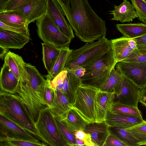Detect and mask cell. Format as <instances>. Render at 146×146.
<instances>
[{"label": "cell", "instance_id": "cell-1", "mask_svg": "<svg viewBox=\"0 0 146 146\" xmlns=\"http://www.w3.org/2000/svg\"><path fill=\"white\" fill-rule=\"evenodd\" d=\"M75 35L82 41L92 43L106 36L105 21L87 0H57Z\"/></svg>", "mask_w": 146, "mask_h": 146}, {"label": "cell", "instance_id": "cell-2", "mask_svg": "<svg viewBox=\"0 0 146 146\" xmlns=\"http://www.w3.org/2000/svg\"><path fill=\"white\" fill-rule=\"evenodd\" d=\"M20 72V85L16 94L35 126L41 110L48 107L44 102L42 95L46 79L35 66L29 63H23Z\"/></svg>", "mask_w": 146, "mask_h": 146}, {"label": "cell", "instance_id": "cell-3", "mask_svg": "<svg viewBox=\"0 0 146 146\" xmlns=\"http://www.w3.org/2000/svg\"><path fill=\"white\" fill-rule=\"evenodd\" d=\"M0 115L13 122L43 142L17 94L0 90Z\"/></svg>", "mask_w": 146, "mask_h": 146}, {"label": "cell", "instance_id": "cell-4", "mask_svg": "<svg viewBox=\"0 0 146 146\" xmlns=\"http://www.w3.org/2000/svg\"><path fill=\"white\" fill-rule=\"evenodd\" d=\"M116 63L111 48L98 58L82 65L85 70L81 78L82 84L101 89Z\"/></svg>", "mask_w": 146, "mask_h": 146}, {"label": "cell", "instance_id": "cell-5", "mask_svg": "<svg viewBox=\"0 0 146 146\" xmlns=\"http://www.w3.org/2000/svg\"><path fill=\"white\" fill-rule=\"evenodd\" d=\"M112 48L111 40L104 36L97 41L86 43L81 47L72 50L68 58L64 68L72 70L88 63Z\"/></svg>", "mask_w": 146, "mask_h": 146}, {"label": "cell", "instance_id": "cell-6", "mask_svg": "<svg viewBox=\"0 0 146 146\" xmlns=\"http://www.w3.org/2000/svg\"><path fill=\"white\" fill-rule=\"evenodd\" d=\"M35 126L43 142L48 146L70 145L61 134L49 108H46L41 110Z\"/></svg>", "mask_w": 146, "mask_h": 146}, {"label": "cell", "instance_id": "cell-7", "mask_svg": "<svg viewBox=\"0 0 146 146\" xmlns=\"http://www.w3.org/2000/svg\"><path fill=\"white\" fill-rule=\"evenodd\" d=\"M36 24L37 35L44 43L58 48L69 47L71 40L60 31L47 13Z\"/></svg>", "mask_w": 146, "mask_h": 146}, {"label": "cell", "instance_id": "cell-8", "mask_svg": "<svg viewBox=\"0 0 146 146\" xmlns=\"http://www.w3.org/2000/svg\"><path fill=\"white\" fill-rule=\"evenodd\" d=\"M99 89L82 84L77 92L72 107L87 123L96 122L95 101Z\"/></svg>", "mask_w": 146, "mask_h": 146}, {"label": "cell", "instance_id": "cell-9", "mask_svg": "<svg viewBox=\"0 0 146 146\" xmlns=\"http://www.w3.org/2000/svg\"><path fill=\"white\" fill-rule=\"evenodd\" d=\"M50 82L52 87L62 92L73 106L77 91L82 84V80L76 76L72 70L66 68Z\"/></svg>", "mask_w": 146, "mask_h": 146}, {"label": "cell", "instance_id": "cell-10", "mask_svg": "<svg viewBox=\"0 0 146 146\" xmlns=\"http://www.w3.org/2000/svg\"><path fill=\"white\" fill-rule=\"evenodd\" d=\"M115 68L140 89L146 86V64L120 62L116 63Z\"/></svg>", "mask_w": 146, "mask_h": 146}, {"label": "cell", "instance_id": "cell-11", "mask_svg": "<svg viewBox=\"0 0 146 146\" xmlns=\"http://www.w3.org/2000/svg\"><path fill=\"white\" fill-rule=\"evenodd\" d=\"M10 140L39 142L16 123L0 115V142Z\"/></svg>", "mask_w": 146, "mask_h": 146}, {"label": "cell", "instance_id": "cell-12", "mask_svg": "<svg viewBox=\"0 0 146 146\" xmlns=\"http://www.w3.org/2000/svg\"><path fill=\"white\" fill-rule=\"evenodd\" d=\"M47 12L60 31L71 40L74 38L73 31L65 17L64 11L57 0H47Z\"/></svg>", "mask_w": 146, "mask_h": 146}, {"label": "cell", "instance_id": "cell-13", "mask_svg": "<svg viewBox=\"0 0 146 146\" xmlns=\"http://www.w3.org/2000/svg\"><path fill=\"white\" fill-rule=\"evenodd\" d=\"M141 89L136 85L124 77L120 94L115 96L114 102L138 109Z\"/></svg>", "mask_w": 146, "mask_h": 146}, {"label": "cell", "instance_id": "cell-14", "mask_svg": "<svg viewBox=\"0 0 146 146\" xmlns=\"http://www.w3.org/2000/svg\"><path fill=\"white\" fill-rule=\"evenodd\" d=\"M110 40L114 57L117 63L126 59L137 48V45L134 39L123 36Z\"/></svg>", "mask_w": 146, "mask_h": 146}, {"label": "cell", "instance_id": "cell-15", "mask_svg": "<svg viewBox=\"0 0 146 146\" xmlns=\"http://www.w3.org/2000/svg\"><path fill=\"white\" fill-rule=\"evenodd\" d=\"M17 10L24 17L29 25L47 13V0H32Z\"/></svg>", "mask_w": 146, "mask_h": 146}, {"label": "cell", "instance_id": "cell-16", "mask_svg": "<svg viewBox=\"0 0 146 146\" xmlns=\"http://www.w3.org/2000/svg\"><path fill=\"white\" fill-rule=\"evenodd\" d=\"M115 96L114 93L103 91L100 89L98 90L95 101L96 122L105 121L107 113L114 102Z\"/></svg>", "mask_w": 146, "mask_h": 146}, {"label": "cell", "instance_id": "cell-17", "mask_svg": "<svg viewBox=\"0 0 146 146\" xmlns=\"http://www.w3.org/2000/svg\"><path fill=\"white\" fill-rule=\"evenodd\" d=\"M30 39L19 33L0 29V46L8 49H21Z\"/></svg>", "mask_w": 146, "mask_h": 146}, {"label": "cell", "instance_id": "cell-18", "mask_svg": "<svg viewBox=\"0 0 146 146\" xmlns=\"http://www.w3.org/2000/svg\"><path fill=\"white\" fill-rule=\"evenodd\" d=\"M109 126L105 121L88 123L83 130L89 134L95 146H103L110 133Z\"/></svg>", "mask_w": 146, "mask_h": 146}, {"label": "cell", "instance_id": "cell-19", "mask_svg": "<svg viewBox=\"0 0 146 146\" xmlns=\"http://www.w3.org/2000/svg\"><path fill=\"white\" fill-rule=\"evenodd\" d=\"M20 81L5 62L1 68L0 75L1 91L16 94L19 86Z\"/></svg>", "mask_w": 146, "mask_h": 146}, {"label": "cell", "instance_id": "cell-20", "mask_svg": "<svg viewBox=\"0 0 146 146\" xmlns=\"http://www.w3.org/2000/svg\"><path fill=\"white\" fill-rule=\"evenodd\" d=\"M144 120L138 118L118 114L109 110L105 121L109 126L128 128L137 125Z\"/></svg>", "mask_w": 146, "mask_h": 146}, {"label": "cell", "instance_id": "cell-21", "mask_svg": "<svg viewBox=\"0 0 146 146\" xmlns=\"http://www.w3.org/2000/svg\"><path fill=\"white\" fill-rule=\"evenodd\" d=\"M114 8L110 11V14L113 15L111 20L122 23L129 22L138 17L133 5L129 1L124 0L119 5L115 6Z\"/></svg>", "mask_w": 146, "mask_h": 146}, {"label": "cell", "instance_id": "cell-22", "mask_svg": "<svg viewBox=\"0 0 146 146\" xmlns=\"http://www.w3.org/2000/svg\"><path fill=\"white\" fill-rule=\"evenodd\" d=\"M72 108V106L64 94L60 91L55 90L53 102L52 106L49 108L54 116L64 119Z\"/></svg>", "mask_w": 146, "mask_h": 146}, {"label": "cell", "instance_id": "cell-23", "mask_svg": "<svg viewBox=\"0 0 146 146\" xmlns=\"http://www.w3.org/2000/svg\"><path fill=\"white\" fill-rule=\"evenodd\" d=\"M124 76L115 68L111 71L108 78L103 86L100 90L113 93L117 96L121 93Z\"/></svg>", "mask_w": 146, "mask_h": 146}, {"label": "cell", "instance_id": "cell-24", "mask_svg": "<svg viewBox=\"0 0 146 146\" xmlns=\"http://www.w3.org/2000/svg\"><path fill=\"white\" fill-rule=\"evenodd\" d=\"M116 27L123 36L134 39L146 34V24L143 23L117 24Z\"/></svg>", "mask_w": 146, "mask_h": 146}, {"label": "cell", "instance_id": "cell-25", "mask_svg": "<svg viewBox=\"0 0 146 146\" xmlns=\"http://www.w3.org/2000/svg\"><path fill=\"white\" fill-rule=\"evenodd\" d=\"M42 60L45 68L49 73L59 56L60 49L44 42L42 43Z\"/></svg>", "mask_w": 146, "mask_h": 146}, {"label": "cell", "instance_id": "cell-26", "mask_svg": "<svg viewBox=\"0 0 146 146\" xmlns=\"http://www.w3.org/2000/svg\"><path fill=\"white\" fill-rule=\"evenodd\" d=\"M0 21L12 27L28 28V25L26 19L17 10L0 13Z\"/></svg>", "mask_w": 146, "mask_h": 146}, {"label": "cell", "instance_id": "cell-27", "mask_svg": "<svg viewBox=\"0 0 146 146\" xmlns=\"http://www.w3.org/2000/svg\"><path fill=\"white\" fill-rule=\"evenodd\" d=\"M60 49V52L58 58L51 71L45 76L46 79L50 81L64 70L67 60L72 50L69 47Z\"/></svg>", "mask_w": 146, "mask_h": 146}, {"label": "cell", "instance_id": "cell-28", "mask_svg": "<svg viewBox=\"0 0 146 146\" xmlns=\"http://www.w3.org/2000/svg\"><path fill=\"white\" fill-rule=\"evenodd\" d=\"M61 120L76 131L83 130L88 123L73 107L68 112L66 117Z\"/></svg>", "mask_w": 146, "mask_h": 146}, {"label": "cell", "instance_id": "cell-29", "mask_svg": "<svg viewBox=\"0 0 146 146\" xmlns=\"http://www.w3.org/2000/svg\"><path fill=\"white\" fill-rule=\"evenodd\" d=\"M4 62L9 66L11 70L19 80L20 69L25 62L21 56L9 51L4 58Z\"/></svg>", "mask_w": 146, "mask_h": 146}, {"label": "cell", "instance_id": "cell-30", "mask_svg": "<svg viewBox=\"0 0 146 146\" xmlns=\"http://www.w3.org/2000/svg\"><path fill=\"white\" fill-rule=\"evenodd\" d=\"M108 129L110 133L128 146H140L133 136L125 129L109 126Z\"/></svg>", "mask_w": 146, "mask_h": 146}, {"label": "cell", "instance_id": "cell-31", "mask_svg": "<svg viewBox=\"0 0 146 146\" xmlns=\"http://www.w3.org/2000/svg\"><path fill=\"white\" fill-rule=\"evenodd\" d=\"M110 110L118 114L143 119L141 113L138 109L113 102Z\"/></svg>", "mask_w": 146, "mask_h": 146}, {"label": "cell", "instance_id": "cell-32", "mask_svg": "<svg viewBox=\"0 0 146 146\" xmlns=\"http://www.w3.org/2000/svg\"><path fill=\"white\" fill-rule=\"evenodd\" d=\"M136 140L137 144L141 145H146V121L130 127L125 129Z\"/></svg>", "mask_w": 146, "mask_h": 146}, {"label": "cell", "instance_id": "cell-33", "mask_svg": "<svg viewBox=\"0 0 146 146\" xmlns=\"http://www.w3.org/2000/svg\"><path fill=\"white\" fill-rule=\"evenodd\" d=\"M54 117L55 120L61 134L70 145H76L75 133L73 130L60 118Z\"/></svg>", "mask_w": 146, "mask_h": 146}, {"label": "cell", "instance_id": "cell-34", "mask_svg": "<svg viewBox=\"0 0 146 146\" xmlns=\"http://www.w3.org/2000/svg\"><path fill=\"white\" fill-rule=\"evenodd\" d=\"M50 81L45 80L42 89V97L43 100L47 106L50 108L52 105L55 96V90L52 87Z\"/></svg>", "mask_w": 146, "mask_h": 146}, {"label": "cell", "instance_id": "cell-35", "mask_svg": "<svg viewBox=\"0 0 146 146\" xmlns=\"http://www.w3.org/2000/svg\"><path fill=\"white\" fill-rule=\"evenodd\" d=\"M131 1L137 13L139 20L146 24V1L132 0Z\"/></svg>", "mask_w": 146, "mask_h": 146}, {"label": "cell", "instance_id": "cell-36", "mask_svg": "<svg viewBox=\"0 0 146 146\" xmlns=\"http://www.w3.org/2000/svg\"><path fill=\"white\" fill-rule=\"evenodd\" d=\"M121 62H135L146 64V49L137 48Z\"/></svg>", "mask_w": 146, "mask_h": 146}, {"label": "cell", "instance_id": "cell-37", "mask_svg": "<svg viewBox=\"0 0 146 146\" xmlns=\"http://www.w3.org/2000/svg\"><path fill=\"white\" fill-rule=\"evenodd\" d=\"M32 1V0H9L5 11L17 10L25 6Z\"/></svg>", "mask_w": 146, "mask_h": 146}, {"label": "cell", "instance_id": "cell-38", "mask_svg": "<svg viewBox=\"0 0 146 146\" xmlns=\"http://www.w3.org/2000/svg\"><path fill=\"white\" fill-rule=\"evenodd\" d=\"M0 29L8 30L21 34L30 38L28 28L17 27L7 25L0 21Z\"/></svg>", "mask_w": 146, "mask_h": 146}, {"label": "cell", "instance_id": "cell-39", "mask_svg": "<svg viewBox=\"0 0 146 146\" xmlns=\"http://www.w3.org/2000/svg\"><path fill=\"white\" fill-rule=\"evenodd\" d=\"M5 141H7L11 146H48L44 143L40 142H35L15 140H8Z\"/></svg>", "mask_w": 146, "mask_h": 146}, {"label": "cell", "instance_id": "cell-40", "mask_svg": "<svg viewBox=\"0 0 146 146\" xmlns=\"http://www.w3.org/2000/svg\"><path fill=\"white\" fill-rule=\"evenodd\" d=\"M76 138L83 142L85 144L89 146H95L92 142L90 135L86 133L83 130L77 131L75 133Z\"/></svg>", "mask_w": 146, "mask_h": 146}, {"label": "cell", "instance_id": "cell-41", "mask_svg": "<svg viewBox=\"0 0 146 146\" xmlns=\"http://www.w3.org/2000/svg\"><path fill=\"white\" fill-rule=\"evenodd\" d=\"M103 146H128L113 134L110 133Z\"/></svg>", "mask_w": 146, "mask_h": 146}, {"label": "cell", "instance_id": "cell-42", "mask_svg": "<svg viewBox=\"0 0 146 146\" xmlns=\"http://www.w3.org/2000/svg\"><path fill=\"white\" fill-rule=\"evenodd\" d=\"M71 70L76 76L80 78L84 76L85 72L84 68L81 66H78Z\"/></svg>", "mask_w": 146, "mask_h": 146}, {"label": "cell", "instance_id": "cell-43", "mask_svg": "<svg viewBox=\"0 0 146 146\" xmlns=\"http://www.w3.org/2000/svg\"><path fill=\"white\" fill-rule=\"evenodd\" d=\"M139 102L146 107V86L140 90Z\"/></svg>", "mask_w": 146, "mask_h": 146}, {"label": "cell", "instance_id": "cell-44", "mask_svg": "<svg viewBox=\"0 0 146 146\" xmlns=\"http://www.w3.org/2000/svg\"><path fill=\"white\" fill-rule=\"evenodd\" d=\"M137 45H146V34L134 39Z\"/></svg>", "mask_w": 146, "mask_h": 146}, {"label": "cell", "instance_id": "cell-45", "mask_svg": "<svg viewBox=\"0 0 146 146\" xmlns=\"http://www.w3.org/2000/svg\"><path fill=\"white\" fill-rule=\"evenodd\" d=\"M9 49L0 46V58L3 60L6 54L9 52Z\"/></svg>", "mask_w": 146, "mask_h": 146}, {"label": "cell", "instance_id": "cell-46", "mask_svg": "<svg viewBox=\"0 0 146 146\" xmlns=\"http://www.w3.org/2000/svg\"><path fill=\"white\" fill-rule=\"evenodd\" d=\"M9 0H0V13L5 11Z\"/></svg>", "mask_w": 146, "mask_h": 146}, {"label": "cell", "instance_id": "cell-47", "mask_svg": "<svg viewBox=\"0 0 146 146\" xmlns=\"http://www.w3.org/2000/svg\"><path fill=\"white\" fill-rule=\"evenodd\" d=\"M76 145L78 146H82L85 144L80 139L76 138Z\"/></svg>", "mask_w": 146, "mask_h": 146}, {"label": "cell", "instance_id": "cell-48", "mask_svg": "<svg viewBox=\"0 0 146 146\" xmlns=\"http://www.w3.org/2000/svg\"><path fill=\"white\" fill-rule=\"evenodd\" d=\"M0 146H11L7 141L0 142Z\"/></svg>", "mask_w": 146, "mask_h": 146}, {"label": "cell", "instance_id": "cell-49", "mask_svg": "<svg viewBox=\"0 0 146 146\" xmlns=\"http://www.w3.org/2000/svg\"><path fill=\"white\" fill-rule=\"evenodd\" d=\"M137 48L140 49H146V45H137Z\"/></svg>", "mask_w": 146, "mask_h": 146}, {"label": "cell", "instance_id": "cell-50", "mask_svg": "<svg viewBox=\"0 0 146 146\" xmlns=\"http://www.w3.org/2000/svg\"><path fill=\"white\" fill-rule=\"evenodd\" d=\"M70 146H78L77 145H70Z\"/></svg>", "mask_w": 146, "mask_h": 146}, {"label": "cell", "instance_id": "cell-51", "mask_svg": "<svg viewBox=\"0 0 146 146\" xmlns=\"http://www.w3.org/2000/svg\"><path fill=\"white\" fill-rule=\"evenodd\" d=\"M82 146H89L87 145H85V144H84V145H83Z\"/></svg>", "mask_w": 146, "mask_h": 146}, {"label": "cell", "instance_id": "cell-52", "mask_svg": "<svg viewBox=\"0 0 146 146\" xmlns=\"http://www.w3.org/2000/svg\"></svg>", "mask_w": 146, "mask_h": 146}]
</instances>
